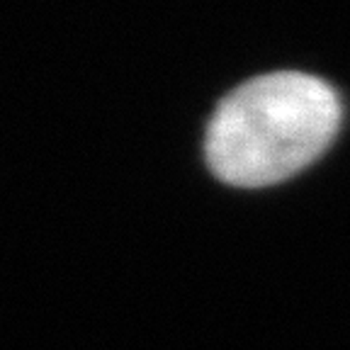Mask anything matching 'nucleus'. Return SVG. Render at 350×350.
I'll return each instance as SVG.
<instances>
[{
	"instance_id": "1",
	"label": "nucleus",
	"mask_w": 350,
	"mask_h": 350,
	"mask_svg": "<svg viewBox=\"0 0 350 350\" xmlns=\"http://www.w3.org/2000/svg\"><path fill=\"white\" fill-rule=\"evenodd\" d=\"M340 117L338 95L321 78L297 71L251 78L214 109L207 163L226 185H275L326 151Z\"/></svg>"
}]
</instances>
